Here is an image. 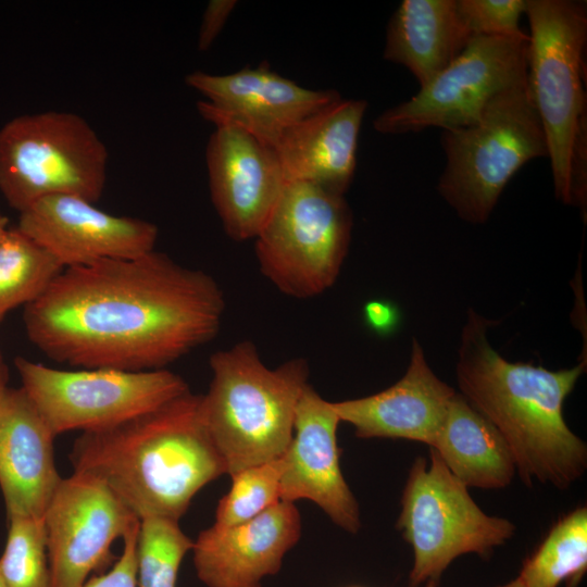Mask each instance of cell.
<instances>
[{
	"label": "cell",
	"mask_w": 587,
	"mask_h": 587,
	"mask_svg": "<svg viewBox=\"0 0 587 587\" xmlns=\"http://www.w3.org/2000/svg\"><path fill=\"white\" fill-rule=\"evenodd\" d=\"M224 292L208 273L152 250L64 267L24 307L30 342L80 369L151 371L216 337Z\"/></svg>",
	"instance_id": "6da1fadb"
},
{
	"label": "cell",
	"mask_w": 587,
	"mask_h": 587,
	"mask_svg": "<svg viewBox=\"0 0 587 587\" xmlns=\"http://www.w3.org/2000/svg\"><path fill=\"white\" fill-rule=\"evenodd\" d=\"M496 322L467 311L458 351L460 394L500 433L521 479L566 489L587 469V446L567 426L563 404L583 364L551 371L510 362L488 341Z\"/></svg>",
	"instance_id": "7a4b0ae2"
},
{
	"label": "cell",
	"mask_w": 587,
	"mask_h": 587,
	"mask_svg": "<svg viewBox=\"0 0 587 587\" xmlns=\"http://www.w3.org/2000/svg\"><path fill=\"white\" fill-rule=\"evenodd\" d=\"M201 403L202 395L189 390L112 427L83 433L70 453L74 472L104 482L139 520L179 521L193 497L226 474Z\"/></svg>",
	"instance_id": "3957f363"
},
{
	"label": "cell",
	"mask_w": 587,
	"mask_h": 587,
	"mask_svg": "<svg viewBox=\"0 0 587 587\" xmlns=\"http://www.w3.org/2000/svg\"><path fill=\"white\" fill-rule=\"evenodd\" d=\"M527 78L545 133L554 195L586 215L587 7L576 0H526Z\"/></svg>",
	"instance_id": "277c9868"
},
{
	"label": "cell",
	"mask_w": 587,
	"mask_h": 587,
	"mask_svg": "<svg viewBox=\"0 0 587 587\" xmlns=\"http://www.w3.org/2000/svg\"><path fill=\"white\" fill-rule=\"evenodd\" d=\"M209 364L212 378L202 395V413L226 474L283 455L309 384L307 360L295 358L271 369L255 345L242 340L212 353Z\"/></svg>",
	"instance_id": "5b68a950"
},
{
	"label": "cell",
	"mask_w": 587,
	"mask_h": 587,
	"mask_svg": "<svg viewBox=\"0 0 587 587\" xmlns=\"http://www.w3.org/2000/svg\"><path fill=\"white\" fill-rule=\"evenodd\" d=\"M446 165L437 189L458 216L487 222L513 175L528 161L548 158L528 78L502 90L471 125L442 130Z\"/></svg>",
	"instance_id": "8992f818"
},
{
	"label": "cell",
	"mask_w": 587,
	"mask_h": 587,
	"mask_svg": "<svg viewBox=\"0 0 587 587\" xmlns=\"http://www.w3.org/2000/svg\"><path fill=\"white\" fill-rule=\"evenodd\" d=\"M109 152L82 116L47 111L12 118L0 129V191L18 212L36 201L70 195L101 198Z\"/></svg>",
	"instance_id": "52a82bcc"
},
{
	"label": "cell",
	"mask_w": 587,
	"mask_h": 587,
	"mask_svg": "<svg viewBox=\"0 0 587 587\" xmlns=\"http://www.w3.org/2000/svg\"><path fill=\"white\" fill-rule=\"evenodd\" d=\"M352 214L344 196L287 183L254 240L262 275L282 294L309 299L337 280L348 253Z\"/></svg>",
	"instance_id": "ba28073f"
},
{
	"label": "cell",
	"mask_w": 587,
	"mask_h": 587,
	"mask_svg": "<svg viewBox=\"0 0 587 587\" xmlns=\"http://www.w3.org/2000/svg\"><path fill=\"white\" fill-rule=\"evenodd\" d=\"M467 487L430 448L429 464L417 457L402 491L397 527L413 549L410 584L438 580L457 558L475 553L489 557L514 536L515 525L486 514Z\"/></svg>",
	"instance_id": "9c48e42d"
},
{
	"label": "cell",
	"mask_w": 587,
	"mask_h": 587,
	"mask_svg": "<svg viewBox=\"0 0 587 587\" xmlns=\"http://www.w3.org/2000/svg\"><path fill=\"white\" fill-rule=\"evenodd\" d=\"M14 364L21 387L55 437L70 430L112 427L189 391L186 380L166 369L67 371L23 357H17Z\"/></svg>",
	"instance_id": "30bf717a"
},
{
	"label": "cell",
	"mask_w": 587,
	"mask_h": 587,
	"mask_svg": "<svg viewBox=\"0 0 587 587\" xmlns=\"http://www.w3.org/2000/svg\"><path fill=\"white\" fill-rule=\"evenodd\" d=\"M527 51L528 35L471 38L462 53L415 96L379 114L375 130L401 135L473 124L496 95L527 77Z\"/></svg>",
	"instance_id": "8fae6325"
},
{
	"label": "cell",
	"mask_w": 587,
	"mask_h": 587,
	"mask_svg": "<svg viewBox=\"0 0 587 587\" xmlns=\"http://www.w3.org/2000/svg\"><path fill=\"white\" fill-rule=\"evenodd\" d=\"M42 519L50 587H82L110 564L113 542L140 523L104 482L77 472L62 477Z\"/></svg>",
	"instance_id": "7c38bea8"
},
{
	"label": "cell",
	"mask_w": 587,
	"mask_h": 587,
	"mask_svg": "<svg viewBox=\"0 0 587 587\" xmlns=\"http://www.w3.org/2000/svg\"><path fill=\"white\" fill-rule=\"evenodd\" d=\"M185 80L205 98L197 104L204 120L240 128L270 148L291 126L340 98L336 90L301 87L266 62L224 75L196 71Z\"/></svg>",
	"instance_id": "4fadbf2b"
},
{
	"label": "cell",
	"mask_w": 587,
	"mask_h": 587,
	"mask_svg": "<svg viewBox=\"0 0 587 587\" xmlns=\"http://www.w3.org/2000/svg\"><path fill=\"white\" fill-rule=\"evenodd\" d=\"M17 228L64 267L143 255L154 250L159 233L149 221L117 216L70 195L36 201L20 212Z\"/></svg>",
	"instance_id": "5bb4252c"
},
{
	"label": "cell",
	"mask_w": 587,
	"mask_h": 587,
	"mask_svg": "<svg viewBox=\"0 0 587 587\" xmlns=\"http://www.w3.org/2000/svg\"><path fill=\"white\" fill-rule=\"evenodd\" d=\"M205 161L225 233L236 241L254 239L287 184L275 151L240 128L216 126Z\"/></svg>",
	"instance_id": "9a60e30c"
},
{
	"label": "cell",
	"mask_w": 587,
	"mask_h": 587,
	"mask_svg": "<svg viewBox=\"0 0 587 587\" xmlns=\"http://www.w3.org/2000/svg\"><path fill=\"white\" fill-rule=\"evenodd\" d=\"M339 423L332 402L308 384L297 404L292 438L284 453L280 500H310L335 525L355 534L361 527L360 509L340 467Z\"/></svg>",
	"instance_id": "2e32d148"
},
{
	"label": "cell",
	"mask_w": 587,
	"mask_h": 587,
	"mask_svg": "<svg viewBox=\"0 0 587 587\" xmlns=\"http://www.w3.org/2000/svg\"><path fill=\"white\" fill-rule=\"evenodd\" d=\"M294 502L280 500L257 517L233 526H212L193 541V565L207 587H262L301 537Z\"/></svg>",
	"instance_id": "e0dca14e"
},
{
	"label": "cell",
	"mask_w": 587,
	"mask_h": 587,
	"mask_svg": "<svg viewBox=\"0 0 587 587\" xmlns=\"http://www.w3.org/2000/svg\"><path fill=\"white\" fill-rule=\"evenodd\" d=\"M457 391L428 365L414 338L409 366L392 386L371 396L332 402L340 422L363 439L395 438L433 447Z\"/></svg>",
	"instance_id": "ac0fdd59"
},
{
	"label": "cell",
	"mask_w": 587,
	"mask_h": 587,
	"mask_svg": "<svg viewBox=\"0 0 587 587\" xmlns=\"http://www.w3.org/2000/svg\"><path fill=\"white\" fill-rule=\"evenodd\" d=\"M55 436L22 388L0 396V489L8 520L42 519L59 486Z\"/></svg>",
	"instance_id": "d6986e66"
},
{
	"label": "cell",
	"mask_w": 587,
	"mask_h": 587,
	"mask_svg": "<svg viewBox=\"0 0 587 587\" xmlns=\"http://www.w3.org/2000/svg\"><path fill=\"white\" fill-rule=\"evenodd\" d=\"M367 103L341 97L287 129L272 148L285 179L344 196L353 178Z\"/></svg>",
	"instance_id": "ffe728a7"
},
{
	"label": "cell",
	"mask_w": 587,
	"mask_h": 587,
	"mask_svg": "<svg viewBox=\"0 0 587 587\" xmlns=\"http://www.w3.org/2000/svg\"><path fill=\"white\" fill-rule=\"evenodd\" d=\"M471 38L457 0H403L388 23L383 55L407 67L421 88L447 68Z\"/></svg>",
	"instance_id": "44dd1931"
},
{
	"label": "cell",
	"mask_w": 587,
	"mask_h": 587,
	"mask_svg": "<svg viewBox=\"0 0 587 587\" xmlns=\"http://www.w3.org/2000/svg\"><path fill=\"white\" fill-rule=\"evenodd\" d=\"M430 448L467 488L502 489L511 484L516 473L503 437L459 392Z\"/></svg>",
	"instance_id": "7402d4cb"
},
{
	"label": "cell",
	"mask_w": 587,
	"mask_h": 587,
	"mask_svg": "<svg viewBox=\"0 0 587 587\" xmlns=\"http://www.w3.org/2000/svg\"><path fill=\"white\" fill-rule=\"evenodd\" d=\"M63 268L40 243L9 228L0 239V323L11 310L40 297Z\"/></svg>",
	"instance_id": "603a6c76"
},
{
	"label": "cell",
	"mask_w": 587,
	"mask_h": 587,
	"mask_svg": "<svg viewBox=\"0 0 587 587\" xmlns=\"http://www.w3.org/2000/svg\"><path fill=\"white\" fill-rule=\"evenodd\" d=\"M587 569V509L579 507L550 528L516 576L526 587H558L579 582Z\"/></svg>",
	"instance_id": "cb8c5ba5"
},
{
	"label": "cell",
	"mask_w": 587,
	"mask_h": 587,
	"mask_svg": "<svg viewBox=\"0 0 587 587\" xmlns=\"http://www.w3.org/2000/svg\"><path fill=\"white\" fill-rule=\"evenodd\" d=\"M192 546L178 521L141 519L136 544L137 587H176L182 561Z\"/></svg>",
	"instance_id": "d4e9b609"
},
{
	"label": "cell",
	"mask_w": 587,
	"mask_h": 587,
	"mask_svg": "<svg viewBox=\"0 0 587 587\" xmlns=\"http://www.w3.org/2000/svg\"><path fill=\"white\" fill-rule=\"evenodd\" d=\"M284 454L230 475L229 490L221 498L213 525L227 527L245 523L280 501Z\"/></svg>",
	"instance_id": "484cf974"
},
{
	"label": "cell",
	"mask_w": 587,
	"mask_h": 587,
	"mask_svg": "<svg viewBox=\"0 0 587 587\" xmlns=\"http://www.w3.org/2000/svg\"><path fill=\"white\" fill-rule=\"evenodd\" d=\"M0 574L7 587H50L43 519H9Z\"/></svg>",
	"instance_id": "4316f807"
},
{
	"label": "cell",
	"mask_w": 587,
	"mask_h": 587,
	"mask_svg": "<svg viewBox=\"0 0 587 587\" xmlns=\"http://www.w3.org/2000/svg\"><path fill=\"white\" fill-rule=\"evenodd\" d=\"M460 20L470 36H526L519 27L526 0H457Z\"/></svg>",
	"instance_id": "83f0119b"
},
{
	"label": "cell",
	"mask_w": 587,
	"mask_h": 587,
	"mask_svg": "<svg viewBox=\"0 0 587 587\" xmlns=\"http://www.w3.org/2000/svg\"><path fill=\"white\" fill-rule=\"evenodd\" d=\"M140 524V523H139ZM139 525L123 538V550L105 573L90 577L82 587H137L136 544Z\"/></svg>",
	"instance_id": "f1b7e54d"
},
{
	"label": "cell",
	"mask_w": 587,
	"mask_h": 587,
	"mask_svg": "<svg viewBox=\"0 0 587 587\" xmlns=\"http://www.w3.org/2000/svg\"><path fill=\"white\" fill-rule=\"evenodd\" d=\"M236 3L235 0H212L208 3L198 36V49L200 51L210 48L224 27Z\"/></svg>",
	"instance_id": "f546056e"
},
{
	"label": "cell",
	"mask_w": 587,
	"mask_h": 587,
	"mask_svg": "<svg viewBox=\"0 0 587 587\" xmlns=\"http://www.w3.org/2000/svg\"><path fill=\"white\" fill-rule=\"evenodd\" d=\"M364 315L369 325L379 333L391 329L397 321L395 309L388 302L379 300L366 303Z\"/></svg>",
	"instance_id": "4dcf8cb0"
},
{
	"label": "cell",
	"mask_w": 587,
	"mask_h": 587,
	"mask_svg": "<svg viewBox=\"0 0 587 587\" xmlns=\"http://www.w3.org/2000/svg\"><path fill=\"white\" fill-rule=\"evenodd\" d=\"M8 378H9L8 366L0 351V396L9 387Z\"/></svg>",
	"instance_id": "1f68e13d"
},
{
	"label": "cell",
	"mask_w": 587,
	"mask_h": 587,
	"mask_svg": "<svg viewBox=\"0 0 587 587\" xmlns=\"http://www.w3.org/2000/svg\"><path fill=\"white\" fill-rule=\"evenodd\" d=\"M578 582L571 580L569 587H576ZM498 587H526L517 577H515L513 580L509 582L505 585H501Z\"/></svg>",
	"instance_id": "d6a6232c"
},
{
	"label": "cell",
	"mask_w": 587,
	"mask_h": 587,
	"mask_svg": "<svg viewBox=\"0 0 587 587\" xmlns=\"http://www.w3.org/2000/svg\"><path fill=\"white\" fill-rule=\"evenodd\" d=\"M8 218L0 212V239L8 232Z\"/></svg>",
	"instance_id": "836d02e7"
},
{
	"label": "cell",
	"mask_w": 587,
	"mask_h": 587,
	"mask_svg": "<svg viewBox=\"0 0 587 587\" xmlns=\"http://www.w3.org/2000/svg\"><path fill=\"white\" fill-rule=\"evenodd\" d=\"M423 587H439L438 580H428L424 584Z\"/></svg>",
	"instance_id": "e575fe53"
},
{
	"label": "cell",
	"mask_w": 587,
	"mask_h": 587,
	"mask_svg": "<svg viewBox=\"0 0 587 587\" xmlns=\"http://www.w3.org/2000/svg\"><path fill=\"white\" fill-rule=\"evenodd\" d=\"M0 587H7L1 574H0Z\"/></svg>",
	"instance_id": "d590c367"
}]
</instances>
